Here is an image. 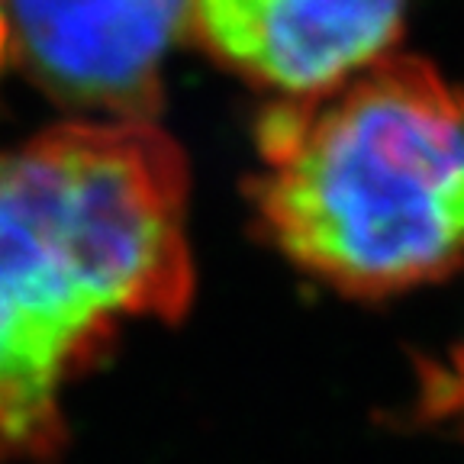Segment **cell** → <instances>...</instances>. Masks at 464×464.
Masks as SVG:
<instances>
[{
    "mask_svg": "<svg viewBox=\"0 0 464 464\" xmlns=\"http://www.w3.org/2000/svg\"><path fill=\"white\" fill-rule=\"evenodd\" d=\"M194 297L188 171L152 123H68L0 149V461L68 442L65 391L136 319Z\"/></svg>",
    "mask_w": 464,
    "mask_h": 464,
    "instance_id": "6da1fadb",
    "label": "cell"
},
{
    "mask_svg": "<svg viewBox=\"0 0 464 464\" xmlns=\"http://www.w3.org/2000/svg\"><path fill=\"white\" fill-rule=\"evenodd\" d=\"M258 161V229L339 294L393 297L464 265V94L416 58L268 107Z\"/></svg>",
    "mask_w": 464,
    "mask_h": 464,
    "instance_id": "7a4b0ae2",
    "label": "cell"
},
{
    "mask_svg": "<svg viewBox=\"0 0 464 464\" xmlns=\"http://www.w3.org/2000/svg\"><path fill=\"white\" fill-rule=\"evenodd\" d=\"M10 58L62 107L152 123L190 0H4Z\"/></svg>",
    "mask_w": 464,
    "mask_h": 464,
    "instance_id": "3957f363",
    "label": "cell"
},
{
    "mask_svg": "<svg viewBox=\"0 0 464 464\" xmlns=\"http://www.w3.org/2000/svg\"><path fill=\"white\" fill-rule=\"evenodd\" d=\"M406 0H190V29L284 101L342 84L397 43Z\"/></svg>",
    "mask_w": 464,
    "mask_h": 464,
    "instance_id": "277c9868",
    "label": "cell"
},
{
    "mask_svg": "<svg viewBox=\"0 0 464 464\" xmlns=\"http://www.w3.org/2000/svg\"><path fill=\"white\" fill-rule=\"evenodd\" d=\"M410 420L416 426L464 432V339L439 358H422L416 364Z\"/></svg>",
    "mask_w": 464,
    "mask_h": 464,
    "instance_id": "5b68a950",
    "label": "cell"
},
{
    "mask_svg": "<svg viewBox=\"0 0 464 464\" xmlns=\"http://www.w3.org/2000/svg\"><path fill=\"white\" fill-rule=\"evenodd\" d=\"M7 62H10V26H7V16H4V7H0V72H4Z\"/></svg>",
    "mask_w": 464,
    "mask_h": 464,
    "instance_id": "8992f818",
    "label": "cell"
}]
</instances>
